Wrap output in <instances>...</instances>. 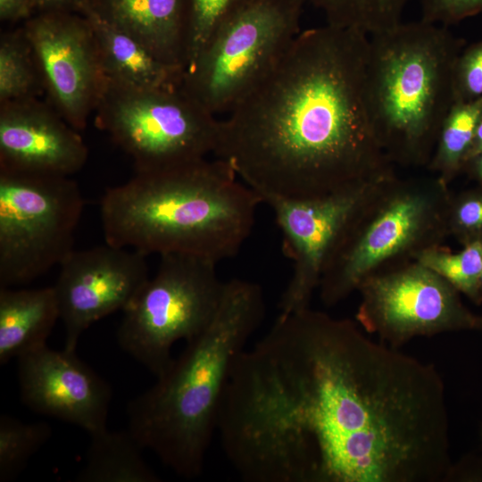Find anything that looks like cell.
Returning a JSON list of instances; mask_svg holds the SVG:
<instances>
[{
  "label": "cell",
  "mask_w": 482,
  "mask_h": 482,
  "mask_svg": "<svg viewBox=\"0 0 482 482\" xmlns=\"http://www.w3.org/2000/svg\"><path fill=\"white\" fill-rule=\"evenodd\" d=\"M369 38L328 24L301 30L220 119L214 156L263 203L324 197L394 174L367 107Z\"/></svg>",
  "instance_id": "6da1fadb"
},
{
  "label": "cell",
  "mask_w": 482,
  "mask_h": 482,
  "mask_svg": "<svg viewBox=\"0 0 482 482\" xmlns=\"http://www.w3.org/2000/svg\"><path fill=\"white\" fill-rule=\"evenodd\" d=\"M261 203L228 162L204 158L135 172L105 190L100 217L107 244L146 256L180 253L217 264L240 251Z\"/></svg>",
  "instance_id": "7a4b0ae2"
},
{
  "label": "cell",
  "mask_w": 482,
  "mask_h": 482,
  "mask_svg": "<svg viewBox=\"0 0 482 482\" xmlns=\"http://www.w3.org/2000/svg\"><path fill=\"white\" fill-rule=\"evenodd\" d=\"M264 315L259 284L226 281L208 327L186 342L154 386L128 403V429L177 475L194 478L203 472L231 370Z\"/></svg>",
  "instance_id": "3957f363"
},
{
  "label": "cell",
  "mask_w": 482,
  "mask_h": 482,
  "mask_svg": "<svg viewBox=\"0 0 482 482\" xmlns=\"http://www.w3.org/2000/svg\"><path fill=\"white\" fill-rule=\"evenodd\" d=\"M465 46L449 27L421 19L369 38L367 107L393 163L428 164L455 103L453 70Z\"/></svg>",
  "instance_id": "277c9868"
},
{
  "label": "cell",
  "mask_w": 482,
  "mask_h": 482,
  "mask_svg": "<svg viewBox=\"0 0 482 482\" xmlns=\"http://www.w3.org/2000/svg\"><path fill=\"white\" fill-rule=\"evenodd\" d=\"M441 178L381 180L352 213L320 278L321 302L333 306L370 275L401 257L437 246L449 234L452 197Z\"/></svg>",
  "instance_id": "5b68a950"
},
{
  "label": "cell",
  "mask_w": 482,
  "mask_h": 482,
  "mask_svg": "<svg viewBox=\"0 0 482 482\" xmlns=\"http://www.w3.org/2000/svg\"><path fill=\"white\" fill-rule=\"evenodd\" d=\"M303 0H246L215 28L180 88L226 115L276 66L300 33Z\"/></svg>",
  "instance_id": "8992f818"
},
{
  "label": "cell",
  "mask_w": 482,
  "mask_h": 482,
  "mask_svg": "<svg viewBox=\"0 0 482 482\" xmlns=\"http://www.w3.org/2000/svg\"><path fill=\"white\" fill-rule=\"evenodd\" d=\"M224 283L216 263L187 254L160 255L150 278L124 309L117 330L120 348L156 378L174 358L171 348L200 335L218 309Z\"/></svg>",
  "instance_id": "52a82bcc"
},
{
  "label": "cell",
  "mask_w": 482,
  "mask_h": 482,
  "mask_svg": "<svg viewBox=\"0 0 482 482\" xmlns=\"http://www.w3.org/2000/svg\"><path fill=\"white\" fill-rule=\"evenodd\" d=\"M96 126L134 162L135 172L207 158L216 147L219 117L180 87L139 89L106 84Z\"/></svg>",
  "instance_id": "ba28073f"
},
{
  "label": "cell",
  "mask_w": 482,
  "mask_h": 482,
  "mask_svg": "<svg viewBox=\"0 0 482 482\" xmlns=\"http://www.w3.org/2000/svg\"><path fill=\"white\" fill-rule=\"evenodd\" d=\"M84 198L69 176L0 169V287L28 284L74 250Z\"/></svg>",
  "instance_id": "9c48e42d"
},
{
  "label": "cell",
  "mask_w": 482,
  "mask_h": 482,
  "mask_svg": "<svg viewBox=\"0 0 482 482\" xmlns=\"http://www.w3.org/2000/svg\"><path fill=\"white\" fill-rule=\"evenodd\" d=\"M356 322L392 347L414 337L482 327L462 304L459 291L417 261L364 279Z\"/></svg>",
  "instance_id": "30bf717a"
},
{
  "label": "cell",
  "mask_w": 482,
  "mask_h": 482,
  "mask_svg": "<svg viewBox=\"0 0 482 482\" xmlns=\"http://www.w3.org/2000/svg\"><path fill=\"white\" fill-rule=\"evenodd\" d=\"M53 107L81 130L106 84L87 19L79 12H37L22 27Z\"/></svg>",
  "instance_id": "8fae6325"
},
{
  "label": "cell",
  "mask_w": 482,
  "mask_h": 482,
  "mask_svg": "<svg viewBox=\"0 0 482 482\" xmlns=\"http://www.w3.org/2000/svg\"><path fill=\"white\" fill-rule=\"evenodd\" d=\"M146 255L107 243L72 250L58 265L53 286L65 328L64 349L102 318L127 308L149 277Z\"/></svg>",
  "instance_id": "7c38bea8"
},
{
  "label": "cell",
  "mask_w": 482,
  "mask_h": 482,
  "mask_svg": "<svg viewBox=\"0 0 482 482\" xmlns=\"http://www.w3.org/2000/svg\"><path fill=\"white\" fill-rule=\"evenodd\" d=\"M386 178L324 197L271 198L265 202L280 229L282 250L293 263L290 280L278 303L279 314L310 307L340 231L362 201Z\"/></svg>",
  "instance_id": "4fadbf2b"
},
{
  "label": "cell",
  "mask_w": 482,
  "mask_h": 482,
  "mask_svg": "<svg viewBox=\"0 0 482 482\" xmlns=\"http://www.w3.org/2000/svg\"><path fill=\"white\" fill-rule=\"evenodd\" d=\"M17 363L21 397L29 409L88 434L106 428L112 388L76 351L45 344L19 356Z\"/></svg>",
  "instance_id": "5bb4252c"
},
{
  "label": "cell",
  "mask_w": 482,
  "mask_h": 482,
  "mask_svg": "<svg viewBox=\"0 0 482 482\" xmlns=\"http://www.w3.org/2000/svg\"><path fill=\"white\" fill-rule=\"evenodd\" d=\"M88 157L83 138L37 97L0 103V169L71 176Z\"/></svg>",
  "instance_id": "9a60e30c"
},
{
  "label": "cell",
  "mask_w": 482,
  "mask_h": 482,
  "mask_svg": "<svg viewBox=\"0 0 482 482\" xmlns=\"http://www.w3.org/2000/svg\"><path fill=\"white\" fill-rule=\"evenodd\" d=\"M79 13L91 25L107 81L139 89L180 87L183 69L160 60L132 35L100 16L87 0Z\"/></svg>",
  "instance_id": "2e32d148"
},
{
  "label": "cell",
  "mask_w": 482,
  "mask_h": 482,
  "mask_svg": "<svg viewBox=\"0 0 482 482\" xmlns=\"http://www.w3.org/2000/svg\"><path fill=\"white\" fill-rule=\"evenodd\" d=\"M88 1V0H87ZM97 13L185 71V0H92Z\"/></svg>",
  "instance_id": "e0dca14e"
},
{
  "label": "cell",
  "mask_w": 482,
  "mask_h": 482,
  "mask_svg": "<svg viewBox=\"0 0 482 482\" xmlns=\"http://www.w3.org/2000/svg\"><path fill=\"white\" fill-rule=\"evenodd\" d=\"M60 312L53 287H0V364L46 344Z\"/></svg>",
  "instance_id": "ac0fdd59"
},
{
  "label": "cell",
  "mask_w": 482,
  "mask_h": 482,
  "mask_svg": "<svg viewBox=\"0 0 482 482\" xmlns=\"http://www.w3.org/2000/svg\"><path fill=\"white\" fill-rule=\"evenodd\" d=\"M90 443L78 482H161L143 457L145 449L128 429L89 434Z\"/></svg>",
  "instance_id": "d6986e66"
},
{
  "label": "cell",
  "mask_w": 482,
  "mask_h": 482,
  "mask_svg": "<svg viewBox=\"0 0 482 482\" xmlns=\"http://www.w3.org/2000/svg\"><path fill=\"white\" fill-rule=\"evenodd\" d=\"M482 114V96L455 102L441 127L428 167L445 182L463 170Z\"/></svg>",
  "instance_id": "ffe728a7"
},
{
  "label": "cell",
  "mask_w": 482,
  "mask_h": 482,
  "mask_svg": "<svg viewBox=\"0 0 482 482\" xmlns=\"http://www.w3.org/2000/svg\"><path fill=\"white\" fill-rule=\"evenodd\" d=\"M322 12L326 24L366 35L386 30L402 21L409 0H303Z\"/></svg>",
  "instance_id": "44dd1931"
},
{
  "label": "cell",
  "mask_w": 482,
  "mask_h": 482,
  "mask_svg": "<svg viewBox=\"0 0 482 482\" xmlns=\"http://www.w3.org/2000/svg\"><path fill=\"white\" fill-rule=\"evenodd\" d=\"M43 87L22 28L0 38V103L37 97Z\"/></svg>",
  "instance_id": "7402d4cb"
},
{
  "label": "cell",
  "mask_w": 482,
  "mask_h": 482,
  "mask_svg": "<svg viewBox=\"0 0 482 482\" xmlns=\"http://www.w3.org/2000/svg\"><path fill=\"white\" fill-rule=\"evenodd\" d=\"M455 253L430 247L420 252L415 261L445 278L472 300L482 298V237L466 242Z\"/></svg>",
  "instance_id": "603a6c76"
},
{
  "label": "cell",
  "mask_w": 482,
  "mask_h": 482,
  "mask_svg": "<svg viewBox=\"0 0 482 482\" xmlns=\"http://www.w3.org/2000/svg\"><path fill=\"white\" fill-rule=\"evenodd\" d=\"M51 426L45 421L23 422L0 416V482H10L23 471L30 458L49 440Z\"/></svg>",
  "instance_id": "cb8c5ba5"
},
{
  "label": "cell",
  "mask_w": 482,
  "mask_h": 482,
  "mask_svg": "<svg viewBox=\"0 0 482 482\" xmlns=\"http://www.w3.org/2000/svg\"><path fill=\"white\" fill-rule=\"evenodd\" d=\"M246 0H185V70L220 22Z\"/></svg>",
  "instance_id": "d4e9b609"
},
{
  "label": "cell",
  "mask_w": 482,
  "mask_h": 482,
  "mask_svg": "<svg viewBox=\"0 0 482 482\" xmlns=\"http://www.w3.org/2000/svg\"><path fill=\"white\" fill-rule=\"evenodd\" d=\"M448 229L463 244L482 237V187L452 197Z\"/></svg>",
  "instance_id": "484cf974"
},
{
  "label": "cell",
  "mask_w": 482,
  "mask_h": 482,
  "mask_svg": "<svg viewBox=\"0 0 482 482\" xmlns=\"http://www.w3.org/2000/svg\"><path fill=\"white\" fill-rule=\"evenodd\" d=\"M455 102H468L482 96V39L465 46L453 70Z\"/></svg>",
  "instance_id": "4316f807"
},
{
  "label": "cell",
  "mask_w": 482,
  "mask_h": 482,
  "mask_svg": "<svg viewBox=\"0 0 482 482\" xmlns=\"http://www.w3.org/2000/svg\"><path fill=\"white\" fill-rule=\"evenodd\" d=\"M482 14V0H421V20L449 27Z\"/></svg>",
  "instance_id": "83f0119b"
},
{
  "label": "cell",
  "mask_w": 482,
  "mask_h": 482,
  "mask_svg": "<svg viewBox=\"0 0 482 482\" xmlns=\"http://www.w3.org/2000/svg\"><path fill=\"white\" fill-rule=\"evenodd\" d=\"M36 13L33 0H0V19L3 21H27Z\"/></svg>",
  "instance_id": "f1b7e54d"
},
{
  "label": "cell",
  "mask_w": 482,
  "mask_h": 482,
  "mask_svg": "<svg viewBox=\"0 0 482 482\" xmlns=\"http://www.w3.org/2000/svg\"><path fill=\"white\" fill-rule=\"evenodd\" d=\"M37 13L44 12H79L86 0H33Z\"/></svg>",
  "instance_id": "f546056e"
},
{
  "label": "cell",
  "mask_w": 482,
  "mask_h": 482,
  "mask_svg": "<svg viewBox=\"0 0 482 482\" xmlns=\"http://www.w3.org/2000/svg\"><path fill=\"white\" fill-rule=\"evenodd\" d=\"M463 170H466L482 187V153L468 160Z\"/></svg>",
  "instance_id": "4dcf8cb0"
},
{
  "label": "cell",
  "mask_w": 482,
  "mask_h": 482,
  "mask_svg": "<svg viewBox=\"0 0 482 482\" xmlns=\"http://www.w3.org/2000/svg\"><path fill=\"white\" fill-rule=\"evenodd\" d=\"M482 153V114L478 122L467 161ZM466 161V162H467Z\"/></svg>",
  "instance_id": "1f68e13d"
},
{
  "label": "cell",
  "mask_w": 482,
  "mask_h": 482,
  "mask_svg": "<svg viewBox=\"0 0 482 482\" xmlns=\"http://www.w3.org/2000/svg\"><path fill=\"white\" fill-rule=\"evenodd\" d=\"M481 288H482V276H481Z\"/></svg>",
  "instance_id": "d6a6232c"
},
{
  "label": "cell",
  "mask_w": 482,
  "mask_h": 482,
  "mask_svg": "<svg viewBox=\"0 0 482 482\" xmlns=\"http://www.w3.org/2000/svg\"><path fill=\"white\" fill-rule=\"evenodd\" d=\"M88 1H92V0H88Z\"/></svg>",
  "instance_id": "836d02e7"
}]
</instances>
